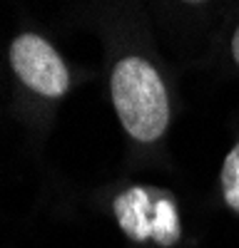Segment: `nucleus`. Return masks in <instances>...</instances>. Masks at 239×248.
<instances>
[{
    "label": "nucleus",
    "instance_id": "nucleus-1",
    "mask_svg": "<svg viewBox=\"0 0 239 248\" xmlns=\"http://www.w3.org/2000/svg\"><path fill=\"white\" fill-rule=\"evenodd\" d=\"M112 105L127 134L137 141H157L170 124V99L157 70L142 57H122L110 79Z\"/></svg>",
    "mask_w": 239,
    "mask_h": 248
},
{
    "label": "nucleus",
    "instance_id": "nucleus-4",
    "mask_svg": "<svg viewBox=\"0 0 239 248\" xmlns=\"http://www.w3.org/2000/svg\"><path fill=\"white\" fill-rule=\"evenodd\" d=\"M222 194L232 211L239 214V144L227 154L222 167Z\"/></svg>",
    "mask_w": 239,
    "mask_h": 248
},
{
    "label": "nucleus",
    "instance_id": "nucleus-2",
    "mask_svg": "<svg viewBox=\"0 0 239 248\" xmlns=\"http://www.w3.org/2000/svg\"><path fill=\"white\" fill-rule=\"evenodd\" d=\"M115 218L132 241L174 246L179 241L177 206L147 186H130L115 199Z\"/></svg>",
    "mask_w": 239,
    "mask_h": 248
},
{
    "label": "nucleus",
    "instance_id": "nucleus-3",
    "mask_svg": "<svg viewBox=\"0 0 239 248\" xmlns=\"http://www.w3.org/2000/svg\"><path fill=\"white\" fill-rule=\"evenodd\" d=\"M10 65L33 92L43 97H63L70 87V72L63 57L40 35L25 32L13 40Z\"/></svg>",
    "mask_w": 239,
    "mask_h": 248
},
{
    "label": "nucleus",
    "instance_id": "nucleus-5",
    "mask_svg": "<svg viewBox=\"0 0 239 248\" xmlns=\"http://www.w3.org/2000/svg\"><path fill=\"white\" fill-rule=\"evenodd\" d=\"M232 55H234V60H237V65H239V28H237L234 37H232Z\"/></svg>",
    "mask_w": 239,
    "mask_h": 248
}]
</instances>
